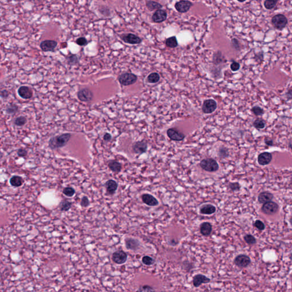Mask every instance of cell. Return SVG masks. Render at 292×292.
Instances as JSON below:
<instances>
[{
    "instance_id": "obj_1",
    "label": "cell",
    "mask_w": 292,
    "mask_h": 292,
    "mask_svg": "<svg viewBox=\"0 0 292 292\" xmlns=\"http://www.w3.org/2000/svg\"><path fill=\"white\" fill-rule=\"evenodd\" d=\"M71 137V135L69 133H65L52 137L49 140V146L53 150L63 147L68 144Z\"/></svg>"
},
{
    "instance_id": "obj_2",
    "label": "cell",
    "mask_w": 292,
    "mask_h": 292,
    "mask_svg": "<svg viewBox=\"0 0 292 292\" xmlns=\"http://www.w3.org/2000/svg\"><path fill=\"white\" fill-rule=\"evenodd\" d=\"M200 167L209 172H215L219 169L218 163L212 158H207L203 159L200 163Z\"/></svg>"
},
{
    "instance_id": "obj_3",
    "label": "cell",
    "mask_w": 292,
    "mask_h": 292,
    "mask_svg": "<svg viewBox=\"0 0 292 292\" xmlns=\"http://www.w3.org/2000/svg\"><path fill=\"white\" fill-rule=\"evenodd\" d=\"M271 23L275 28L279 31H282L288 25V21L284 15L278 14L272 17Z\"/></svg>"
},
{
    "instance_id": "obj_4",
    "label": "cell",
    "mask_w": 292,
    "mask_h": 292,
    "mask_svg": "<svg viewBox=\"0 0 292 292\" xmlns=\"http://www.w3.org/2000/svg\"><path fill=\"white\" fill-rule=\"evenodd\" d=\"M138 79L137 76L132 73H124L121 75L118 80L121 85L123 86H129L135 84Z\"/></svg>"
},
{
    "instance_id": "obj_5",
    "label": "cell",
    "mask_w": 292,
    "mask_h": 292,
    "mask_svg": "<svg viewBox=\"0 0 292 292\" xmlns=\"http://www.w3.org/2000/svg\"><path fill=\"white\" fill-rule=\"evenodd\" d=\"M278 210V206L273 201H269L264 204L261 208L262 212L268 215H272L276 214Z\"/></svg>"
},
{
    "instance_id": "obj_6",
    "label": "cell",
    "mask_w": 292,
    "mask_h": 292,
    "mask_svg": "<svg viewBox=\"0 0 292 292\" xmlns=\"http://www.w3.org/2000/svg\"><path fill=\"white\" fill-rule=\"evenodd\" d=\"M217 103L214 100H205L202 106V111L205 114H211L215 111Z\"/></svg>"
},
{
    "instance_id": "obj_7",
    "label": "cell",
    "mask_w": 292,
    "mask_h": 292,
    "mask_svg": "<svg viewBox=\"0 0 292 292\" xmlns=\"http://www.w3.org/2000/svg\"><path fill=\"white\" fill-rule=\"evenodd\" d=\"M167 134L169 138L174 141H182L185 137L183 133L178 131L177 129L174 128L169 129L167 131Z\"/></svg>"
},
{
    "instance_id": "obj_8",
    "label": "cell",
    "mask_w": 292,
    "mask_h": 292,
    "mask_svg": "<svg viewBox=\"0 0 292 292\" xmlns=\"http://www.w3.org/2000/svg\"><path fill=\"white\" fill-rule=\"evenodd\" d=\"M121 38L124 42L132 45L139 44L142 42V39L138 36L131 33L123 34L121 36Z\"/></svg>"
},
{
    "instance_id": "obj_9",
    "label": "cell",
    "mask_w": 292,
    "mask_h": 292,
    "mask_svg": "<svg viewBox=\"0 0 292 292\" xmlns=\"http://www.w3.org/2000/svg\"><path fill=\"white\" fill-rule=\"evenodd\" d=\"M235 264L240 268H246L251 263L250 258L244 254H240L235 259Z\"/></svg>"
},
{
    "instance_id": "obj_10",
    "label": "cell",
    "mask_w": 292,
    "mask_h": 292,
    "mask_svg": "<svg viewBox=\"0 0 292 292\" xmlns=\"http://www.w3.org/2000/svg\"><path fill=\"white\" fill-rule=\"evenodd\" d=\"M147 144L144 140L139 141L134 143L132 145V150L137 154H143L147 150Z\"/></svg>"
},
{
    "instance_id": "obj_11",
    "label": "cell",
    "mask_w": 292,
    "mask_h": 292,
    "mask_svg": "<svg viewBox=\"0 0 292 292\" xmlns=\"http://www.w3.org/2000/svg\"><path fill=\"white\" fill-rule=\"evenodd\" d=\"M193 5L192 2L188 1H180L176 3L175 7L177 11L180 13H186Z\"/></svg>"
},
{
    "instance_id": "obj_12",
    "label": "cell",
    "mask_w": 292,
    "mask_h": 292,
    "mask_svg": "<svg viewBox=\"0 0 292 292\" xmlns=\"http://www.w3.org/2000/svg\"><path fill=\"white\" fill-rule=\"evenodd\" d=\"M127 255L123 251H118L113 254L112 259L117 264H122L126 261Z\"/></svg>"
},
{
    "instance_id": "obj_13",
    "label": "cell",
    "mask_w": 292,
    "mask_h": 292,
    "mask_svg": "<svg viewBox=\"0 0 292 292\" xmlns=\"http://www.w3.org/2000/svg\"><path fill=\"white\" fill-rule=\"evenodd\" d=\"M93 94L88 89H84L78 92V99L82 102H90L92 100Z\"/></svg>"
},
{
    "instance_id": "obj_14",
    "label": "cell",
    "mask_w": 292,
    "mask_h": 292,
    "mask_svg": "<svg viewBox=\"0 0 292 292\" xmlns=\"http://www.w3.org/2000/svg\"><path fill=\"white\" fill-rule=\"evenodd\" d=\"M57 45V41L54 40H45L40 44L41 49L44 52L53 50Z\"/></svg>"
},
{
    "instance_id": "obj_15",
    "label": "cell",
    "mask_w": 292,
    "mask_h": 292,
    "mask_svg": "<svg viewBox=\"0 0 292 292\" xmlns=\"http://www.w3.org/2000/svg\"><path fill=\"white\" fill-rule=\"evenodd\" d=\"M142 199L143 202L148 206L155 207L159 204V201L158 200L150 194H143L142 196Z\"/></svg>"
},
{
    "instance_id": "obj_16",
    "label": "cell",
    "mask_w": 292,
    "mask_h": 292,
    "mask_svg": "<svg viewBox=\"0 0 292 292\" xmlns=\"http://www.w3.org/2000/svg\"><path fill=\"white\" fill-rule=\"evenodd\" d=\"M167 13L163 10H157L152 16V19L154 23H161L167 19Z\"/></svg>"
},
{
    "instance_id": "obj_17",
    "label": "cell",
    "mask_w": 292,
    "mask_h": 292,
    "mask_svg": "<svg viewBox=\"0 0 292 292\" xmlns=\"http://www.w3.org/2000/svg\"><path fill=\"white\" fill-rule=\"evenodd\" d=\"M272 155L269 153H262L258 156V162L261 166L268 165L272 161Z\"/></svg>"
},
{
    "instance_id": "obj_18",
    "label": "cell",
    "mask_w": 292,
    "mask_h": 292,
    "mask_svg": "<svg viewBox=\"0 0 292 292\" xmlns=\"http://www.w3.org/2000/svg\"><path fill=\"white\" fill-rule=\"evenodd\" d=\"M18 93L22 98L25 100L31 99L33 97L31 90L27 86H21L18 90Z\"/></svg>"
},
{
    "instance_id": "obj_19",
    "label": "cell",
    "mask_w": 292,
    "mask_h": 292,
    "mask_svg": "<svg viewBox=\"0 0 292 292\" xmlns=\"http://www.w3.org/2000/svg\"><path fill=\"white\" fill-rule=\"evenodd\" d=\"M211 280L207 277L202 275H198L193 278V284L195 287H199L202 284H206L209 283Z\"/></svg>"
},
{
    "instance_id": "obj_20",
    "label": "cell",
    "mask_w": 292,
    "mask_h": 292,
    "mask_svg": "<svg viewBox=\"0 0 292 292\" xmlns=\"http://www.w3.org/2000/svg\"><path fill=\"white\" fill-rule=\"evenodd\" d=\"M273 198V195L270 192H262L259 194L258 196L259 202L261 204H265L271 201Z\"/></svg>"
},
{
    "instance_id": "obj_21",
    "label": "cell",
    "mask_w": 292,
    "mask_h": 292,
    "mask_svg": "<svg viewBox=\"0 0 292 292\" xmlns=\"http://www.w3.org/2000/svg\"><path fill=\"white\" fill-rule=\"evenodd\" d=\"M105 187L108 193L110 195H113L115 193L118 184L115 180L111 179L106 182Z\"/></svg>"
},
{
    "instance_id": "obj_22",
    "label": "cell",
    "mask_w": 292,
    "mask_h": 292,
    "mask_svg": "<svg viewBox=\"0 0 292 292\" xmlns=\"http://www.w3.org/2000/svg\"><path fill=\"white\" fill-rule=\"evenodd\" d=\"M216 211L215 207L212 204H205L201 207L200 209V213L203 215H212L214 214Z\"/></svg>"
},
{
    "instance_id": "obj_23",
    "label": "cell",
    "mask_w": 292,
    "mask_h": 292,
    "mask_svg": "<svg viewBox=\"0 0 292 292\" xmlns=\"http://www.w3.org/2000/svg\"><path fill=\"white\" fill-rule=\"evenodd\" d=\"M125 244L126 248L131 250H136L138 248L139 246L138 240L134 238H126L125 240Z\"/></svg>"
},
{
    "instance_id": "obj_24",
    "label": "cell",
    "mask_w": 292,
    "mask_h": 292,
    "mask_svg": "<svg viewBox=\"0 0 292 292\" xmlns=\"http://www.w3.org/2000/svg\"><path fill=\"white\" fill-rule=\"evenodd\" d=\"M212 230V225L209 223L204 222L202 223L200 225V232L203 236H208L209 235Z\"/></svg>"
},
{
    "instance_id": "obj_25",
    "label": "cell",
    "mask_w": 292,
    "mask_h": 292,
    "mask_svg": "<svg viewBox=\"0 0 292 292\" xmlns=\"http://www.w3.org/2000/svg\"><path fill=\"white\" fill-rule=\"evenodd\" d=\"M108 167L113 172H119L122 169V164L116 161H110L108 162Z\"/></svg>"
},
{
    "instance_id": "obj_26",
    "label": "cell",
    "mask_w": 292,
    "mask_h": 292,
    "mask_svg": "<svg viewBox=\"0 0 292 292\" xmlns=\"http://www.w3.org/2000/svg\"><path fill=\"white\" fill-rule=\"evenodd\" d=\"M23 180L21 177L19 176H14L10 179V183L13 187H18L23 185Z\"/></svg>"
},
{
    "instance_id": "obj_27",
    "label": "cell",
    "mask_w": 292,
    "mask_h": 292,
    "mask_svg": "<svg viewBox=\"0 0 292 292\" xmlns=\"http://www.w3.org/2000/svg\"><path fill=\"white\" fill-rule=\"evenodd\" d=\"M146 7L150 11H153L155 9L159 10V9L162 8V6L160 4L151 1H148L146 2Z\"/></svg>"
},
{
    "instance_id": "obj_28",
    "label": "cell",
    "mask_w": 292,
    "mask_h": 292,
    "mask_svg": "<svg viewBox=\"0 0 292 292\" xmlns=\"http://www.w3.org/2000/svg\"><path fill=\"white\" fill-rule=\"evenodd\" d=\"M166 46L171 48H175L178 45L177 38L175 36L171 37L167 39L166 41Z\"/></svg>"
},
{
    "instance_id": "obj_29",
    "label": "cell",
    "mask_w": 292,
    "mask_h": 292,
    "mask_svg": "<svg viewBox=\"0 0 292 292\" xmlns=\"http://www.w3.org/2000/svg\"><path fill=\"white\" fill-rule=\"evenodd\" d=\"M160 80V76L157 73H153L147 77V81L151 84H155Z\"/></svg>"
},
{
    "instance_id": "obj_30",
    "label": "cell",
    "mask_w": 292,
    "mask_h": 292,
    "mask_svg": "<svg viewBox=\"0 0 292 292\" xmlns=\"http://www.w3.org/2000/svg\"><path fill=\"white\" fill-rule=\"evenodd\" d=\"M72 206V203L68 200H63L60 204V209L62 211L67 212Z\"/></svg>"
},
{
    "instance_id": "obj_31",
    "label": "cell",
    "mask_w": 292,
    "mask_h": 292,
    "mask_svg": "<svg viewBox=\"0 0 292 292\" xmlns=\"http://www.w3.org/2000/svg\"><path fill=\"white\" fill-rule=\"evenodd\" d=\"M277 2V0H266L264 2V6L267 9L271 10L276 7Z\"/></svg>"
},
{
    "instance_id": "obj_32",
    "label": "cell",
    "mask_w": 292,
    "mask_h": 292,
    "mask_svg": "<svg viewBox=\"0 0 292 292\" xmlns=\"http://www.w3.org/2000/svg\"><path fill=\"white\" fill-rule=\"evenodd\" d=\"M254 126L258 130L263 129L265 126V122L262 119L258 118L254 121Z\"/></svg>"
},
{
    "instance_id": "obj_33",
    "label": "cell",
    "mask_w": 292,
    "mask_h": 292,
    "mask_svg": "<svg viewBox=\"0 0 292 292\" xmlns=\"http://www.w3.org/2000/svg\"><path fill=\"white\" fill-rule=\"evenodd\" d=\"M228 149L225 147H222L219 148L218 151V155L220 158H226L229 156Z\"/></svg>"
},
{
    "instance_id": "obj_34",
    "label": "cell",
    "mask_w": 292,
    "mask_h": 292,
    "mask_svg": "<svg viewBox=\"0 0 292 292\" xmlns=\"http://www.w3.org/2000/svg\"><path fill=\"white\" fill-rule=\"evenodd\" d=\"M26 122H27L26 118L23 116H19L15 119V124L17 126L21 127V126H23V125H25L26 123Z\"/></svg>"
},
{
    "instance_id": "obj_35",
    "label": "cell",
    "mask_w": 292,
    "mask_h": 292,
    "mask_svg": "<svg viewBox=\"0 0 292 292\" xmlns=\"http://www.w3.org/2000/svg\"><path fill=\"white\" fill-rule=\"evenodd\" d=\"M75 190L70 187H66L63 190V193L68 197H72L75 194Z\"/></svg>"
},
{
    "instance_id": "obj_36",
    "label": "cell",
    "mask_w": 292,
    "mask_h": 292,
    "mask_svg": "<svg viewBox=\"0 0 292 292\" xmlns=\"http://www.w3.org/2000/svg\"><path fill=\"white\" fill-rule=\"evenodd\" d=\"M244 240L246 241L247 244L252 245L256 243V240L254 238V236L251 235H246L244 236Z\"/></svg>"
},
{
    "instance_id": "obj_37",
    "label": "cell",
    "mask_w": 292,
    "mask_h": 292,
    "mask_svg": "<svg viewBox=\"0 0 292 292\" xmlns=\"http://www.w3.org/2000/svg\"><path fill=\"white\" fill-rule=\"evenodd\" d=\"M251 110L256 116L262 115L264 114V110L259 106H254Z\"/></svg>"
},
{
    "instance_id": "obj_38",
    "label": "cell",
    "mask_w": 292,
    "mask_h": 292,
    "mask_svg": "<svg viewBox=\"0 0 292 292\" xmlns=\"http://www.w3.org/2000/svg\"><path fill=\"white\" fill-rule=\"evenodd\" d=\"M18 109V107L15 105H12L9 106L6 109V112L8 114H13L15 113Z\"/></svg>"
},
{
    "instance_id": "obj_39",
    "label": "cell",
    "mask_w": 292,
    "mask_h": 292,
    "mask_svg": "<svg viewBox=\"0 0 292 292\" xmlns=\"http://www.w3.org/2000/svg\"><path fill=\"white\" fill-rule=\"evenodd\" d=\"M137 292H155V290L148 285H145L139 288Z\"/></svg>"
},
{
    "instance_id": "obj_40",
    "label": "cell",
    "mask_w": 292,
    "mask_h": 292,
    "mask_svg": "<svg viewBox=\"0 0 292 292\" xmlns=\"http://www.w3.org/2000/svg\"><path fill=\"white\" fill-rule=\"evenodd\" d=\"M142 262L144 264H145L146 265H151L154 264L155 261H154V259L153 258H151V257L146 256H144L143 257Z\"/></svg>"
},
{
    "instance_id": "obj_41",
    "label": "cell",
    "mask_w": 292,
    "mask_h": 292,
    "mask_svg": "<svg viewBox=\"0 0 292 292\" xmlns=\"http://www.w3.org/2000/svg\"><path fill=\"white\" fill-rule=\"evenodd\" d=\"M264 53L262 52H259V53L255 54L254 60L257 63H261L264 60Z\"/></svg>"
},
{
    "instance_id": "obj_42",
    "label": "cell",
    "mask_w": 292,
    "mask_h": 292,
    "mask_svg": "<svg viewBox=\"0 0 292 292\" xmlns=\"http://www.w3.org/2000/svg\"><path fill=\"white\" fill-rule=\"evenodd\" d=\"M68 61L69 64H76L78 62V57L75 54H72L68 58Z\"/></svg>"
},
{
    "instance_id": "obj_43",
    "label": "cell",
    "mask_w": 292,
    "mask_h": 292,
    "mask_svg": "<svg viewBox=\"0 0 292 292\" xmlns=\"http://www.w3.org/2000/svg\"><path fill=\"white\" fill-rule=\"evenodd\" d=\"M254 226L260 231H263L265 229V225L261 220H256L254 223Z\"/></svg>"
},
{
    "instance_id": "obj_44",
    "label": "cell",
    "mask_w": 292,
    "mask_h": 292,
    "mask_svg": "<svg viewBox=\"0 0 292 292\" xmlns=\"http://www.w3.org/2000/svg\"><path fill=\"white\" fill-rule=\"evenodd\" d=\"M76 43L79 46H86L87 44V41L85 37H80L76 40Z\"/></svg>"
},
{
    "instance_id": "obj_45",
    "label": "cell",
    "mask_w": 292,
    "mask_h": 292,
    "mask_svg": "<svg viewBox=\"0 0 292 292\" xmlns=\"http://www.w3.org/2000/svg\"><path fill=\"white\" fill-rule=\"evenodd\" d=\"M240 187L241 186L238 183H231L230 184V188L233 191H238L240 189Z\"/></svg>"
},
{
    "instance_id": "obj_46",
    "label": "cell",
    "mask_w": 292,
    "mask_h": 292,
    "mask_svg": "<svg viewBox=\"0 0 292 292\" xmlns=\"http://www.w3.org/2000/svg\"><path fill=\"white\" fill-rule=\"evenodd\" d=\"M81 206L83 207H87L90 204V201L87 196H84L81 202Z\"/></svg>"
},
{
    "instance_id": "obj_47",
    "label": "cell",
    "mask_w": 292,
    "mask_h": 292,
    "mask_svg": "<svg viewBox=\"0 0 292 292\" xmlns=\"http://www.w3.org/2000/svg\"><path fill=\"white\" fill-rule=\"evenodd\" d=\"M231 43H232V46L235 49H236L237 50H240V44H239L238 39L235 38L232 39Z\"/></svg>"
},
{
    "instance_id": "obj_48",
    "label": "cell",
    "mask_w": 292,
    "mask_h": 292,
    "mask_svg": "<svg viewBox=\"0 0 292 292\" xmlns=\"http://www.w3.org/2000/svg\"><path fill=\"white\" fill-rule=\"evenodd\" d=\"M240 65L237 62H233L231 65V69L233 71H236L240 69Z\"/></svg>"
},
{
    "instance_id": "obj_49",
    "label": "cell",
    "mask_w": 292,
    "mask_h": 292,
    "mask_svg": "<svg viewBox=\"0 0 292 292\" xmlns=\"http://www.w3.org/2000/svg\"><path fill=\"white\" fill-rule=\"evenodd\" d=\"M17 154L20 157H25L27 155L28 152L24 148H20L17 151Z\"/></svg>"
},
{
    "instance_id": "obj_50",
    "label": "cell",
    "mask_w": 292,
    "mask_h": 292,
    "mask_svg": "<svg viewBox=\"0 0 292 292\" xmlns=\"http://www.w3.org/2000/svg\"><path fill=\"white\" fill-rule=\"evenodd\" d=\"M285 97L288 100H292V87L287 90L285 93Z\"/></svg>"
},
{
    "instance_id": "obj_51",
    "label": "cell",
    "mask_w": 292,
    "mask_h": 292,
    "mask_svg": "<svg viewBox=\"0 0 292 292\" xmlns=\"http://www.w3.org/2000/svg\"><path fill=\"white\" fill-rule=\"evenodd\" d=\"M9 93L8 92L7 90H2L1 92V97L2 98H7L9 96Z\"/></svg>"
},
{
    "instance_id": "obj_52",
    "label": "cell",
    "mask_w": 292,
    "mask_h": 292,
    "mask_svg": "<svg viewBox=\"0 0 292 292\" xmlns=\"http://www.w3.org/2000/svg\"><path fill=\"white\" fill-rule=\"evenodd\" d=\"M112 138V137H111V135L109 133H106L104 136H103V139L104 140L106 141V142H109L111 140V139Z\"/></svg>"
},
{
    "instance_id": "obj_53",
    "label": "cell",
    "mask_w": 292,
    "mask_h": 292,
    "mask_svg": "<svg viewBox=\"0 0 292 292\" xmlns=\"http://www.w3.org/2000/svg\"><path fill=\"white\" fill-rule=\"evenodd\" d=\"M265 143H266L267 145H268V146H273V140H270V139H269V140H267V139H266V140H265Z\"/></svg>"
},
{
    "instance_id": "obj_54",
    "label": "cell",
    "mask_w": 292,
    "mask_h": 292,
    "mask_svg": "<svg viewBox=\"0 0 292 292\" xmlns=\"http://www.w3.org/2000/svg\"><path fill=\"white\" fill-rule=\"evenodd\" d=\"M289 147L292 150V142H291L290 143H289Z\"/></svg>"
},
{
    "instance_id": "obj_55",
    "label": "cell",
    "mask_w": 292,
    "mask_h": 292,
    "mask_svg": "<svg viewBox=\"0 0 292 292\" xmlns=\"http://www.w3.org/2000/svg\"><path fill=\"white\" fill-rule=\"evenodd\" d=\"M290 223H291V224L292 225V217L291 218V219H290Z\"/></svg>"
},
{
    "instance_id": "obj_56",
    "label": "cell",
    "mask_w": 292,
    "mask_h": 292,
    "mask_svg": "<svg viewBox=\"0 0 292 292\" xmlns=\"http://www.w3.org/2000/svg\"></svg>"
}]
</instances>
